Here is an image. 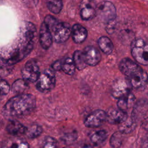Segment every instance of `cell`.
<instances>
[{"label": "cell", "instance_id": "6da1fadb", "mask_svg": "<svg viewBox=\"0 0 148 148\" xmlns=\"http://www.w3.org/2000/svg\"><path fill=\"white\" fill-rule=\"evenodd\" d=\"M36 98L29 94H19L5 105L3 114L8 118H20L29 114L36 107Z\"/></svg>", "mask_w": 148, "mask_h": 148}, {"label": "cell", "instance_id": "7a4b0ae2", "mask_svg": "<svg viewBox=\"0 0 148 148\" xmlns=\"http://www.w3.org/2000/svg\"><path fill=\"white\" fill-rule=\"evenodd\" d=\"M131 54L135 60L140 64H148L147 45L142 39L134 40L131 43Z\"/></svg>", "mask_w": 148, "mask_h": 148}, {"label": "cell", "instance_id": "3957f363", "mask_svg": "<svg viewBox=\"0 0 148 148\" xmlns=\"http://www.w3.org/2000/svg\"><path fill=\"white\" fill-rule=\"evenodd\" d=\"M56 76L53 69H45L40 73L36 80V87L41 92H47L54 88L56 85Z\"/></svg>", "mask_w": 148, "mask_h": 148}, {"label": "cell", "instance_id": "277c9868", "mask_svg": "<svg viewBox=\"0 0 148 148\" xmlns=\"http://www.w3.org/2000/svg\"><path fill=\"white\" fill-rule=\"evenodd\" d=\"M97 14L106 24L114 22L116 17L115 6L109 1H103L97 5Z\"/></svg>", "mask_w": 148, "mask_h": 148}, {"label": "cell", "instance_id": "5b68a950", "mask_svg": "<svg viewBox=\"0 0 148 148\" xmlns=\"http://www.w3.org/2000/svg\"><path fill=\"white\" fill-rule=\"evenodd\" d=\"M121 72L128 79L143 72L141 67L135 62L129 58L122 59L119 64Z\"/></svg>", "mask_w": 148, "mask_h": 148}, {"label": "cell", "instance_id": "8992f818", "mask_svg": "<svg viewBox=\"0 0 148 148\" xmlns=\"http://www.w3.org/2000/svg\"><path fill=\"white\" fill-rule=\"evenodd\" d=\"M40 73L39 65L37 62L34 60H30L27 61L21 71L23 79L28 82H36Z\"/></svg>", "mask_w": 148, "mask_h": 148}, {"label": "cell", "instance_id": "52a82bcc", "mask_svg": "<svg viewBox=\"0 0 148 148\" xmlns=\"http://www.w3.org/2000/svg\"><path fill=\"white\" fill-rule=\"evenodd\" d=\"M51 32H53V38L55 42L57 43H64L69 38L71 28L70 25L67 23H58Z\"/></svg>", "mask_w": 148, "mask_h": 148}, {"label": "cell", "instance_id": "ba28073f", "mask_svg": "<svg viewBox=\"0 0 148 148\" xmlns=\"http://www.w3.org/2000/svg\"><path fill=\"white\" fill-rule=\"evenodd\" d=\"M106 121V112L102 110H96L90 113L84 119V124L88 128H97Z\"/></svg>", "mask_w": 148, "mask_h": 148}, {"label": "cell", "instance_id": "9c48e42d", "mask_svg": "<svg viewBox=\"0 0 148 148\" xmlns=\"http://www.w3.org/2000/svg\"><path fill=\"white\" fill-rule=\"evenodd\" d=\"M97 5L94 0H82L80 4V14L84 20H89L96 16Z\"/></svg>", "mask_w": 148, "mask_h": 148}, {"label": "cell", "instance_id": "30bf717a", "mask_svg": "<svg viewBox=\"0 0 148 148\" xmlns=\"http://www.w3.org/2000/svg\"><path fill=\"white\" fill-rule=\"evenodd\" d=\"M127 117V112L119 108H110L106 112V121L112 124H119Z\"/></svg>", "mask_w": 148, "mask_h": 148}, {"label": "cell", "instance_id": "8fae6325", "mask_svg": "<svg viewBox=\"0 0 148 148\" xmlns=\"http://www.w3.org/2000/svg\"><path fill=\"white\" fill-rule=\"evenodd\" d=\"M130 86L129 82L125 80L119 79L113 83L111 90V94L113 97L119 99L131 92Z\"/></svg>", "mask_w": 148, "mask_h": 148}, {"label": "cell", "instance_id": "7c38bea8", "mask_svg": "<svg viewBox=\"0 0 148 148\" xmlns=\"http://www.w3.org/2000/svg\"><path fill=\"white\" fill-rule=\"evenodd\" d=\"M86 64L90 66L97 65L101 60V55L98 50L92 46L86 47L83 51Z\"/></svg>", "mask_w": 148, "mask_h": 148}, {"label": "cell", "instance_id": "4fadbf2b", "mask_svg": "<svg viewBox=\"0 0 148 148\" xmlns=\"http://www.w3.org/2000/svg\"><path fill=\"white\" fill-rule=\"evenodd\" d=\"M39 42L43 49L47 50L50 47L53 43V37L50 30L43 23L39 31Z\"/></svg>", "mask_w": 148, "mask_h": 148}, {"label": "cell", "instance_id": "5bb4252c", "mask_svg": "<svg viewBox=\"0 0 148 148\" xmlns=\"http://www.w3.org/2000/svg\"><path fill=\"white\" fill-rule=\"evenodd\" d=\"M147 73L144 71L141 73L129 78L128 80L131 87L139 91H142L145 89L147 86Z\"/></svg>", "mask_w": 148, "mask_h": 148}, {"label": "cell", "instance_id": "9a60e30c", "mask_svg": "<svg viewBox=\"0 0 148 148\" xmlns=\"http://www.w3.org/2000/svg\"><path fill=\"white\" fill-rule=\"evenodd\" d=\"M71 34L75 43H81L86 39L88 33L87 29L83 26L79 24H76L72 27Z\"/></svg>", "mask_w": 148, "mask_h": 148}, {"label": "cell", "instance_id": "2e32d148", "mask_svg": "<svg viewBox=\"0 0 148 148\" xmlns=\"http://www.w3.org/2000/svg\"><path fill=\"white\" fill-rule=\"evenodd\" d=\"M147 112V102L141 100L138 101L135 105L132 112L131 118L137 123L146 114Z\"/></svg>", "mask_w": 148, "mask_h": 148}, {"label": "cell", "instance_id": "e0dca14e", "mask_svg": "<svg viewBox=\"0 0 148 148\" xmlns=\"http://www.w3.org/2000/svg\"><path fill=\"white\" fill-rule=\"evenodd\" d=\"M135 98L132 92H129L126 95L119 98L117 107L119 109L126 112L129 108L134 105Z\"/></svg>", "mask_w": 148, "mask_h": 148}, {"label": "cell", "instance_id": "ac0fdd59", "mask_svg": "<svg viewBox=\"0 0 148 148\" xmlns=\"http://www.w3.org/2000/svg\"><path fill=\"white\" fill-rule=\"evenodd\" d=\"M27 127L16 120H11L6 125V130L13 135H18L25 133Z\"/></svg>", "mask_w": 148, "mask_h": 148}, {"label": "cell", "instance_id": "d6986e66", "mask_svg": "<svg viewBox=\"0 0 148 148\" xmlns=\"http://www.w3.org/2000/svg\"><path fill=\"white\" fill-rule=\"evenodd\" d=\"M98 44L102 51L106 54H110L113 50V44L111 40L106 36H101L98 40Z\"/></svg>", "mask_w": 148, "mask_h": 148}, {"label": "cell", "instance_id": "ffe728a7", "mask_svg": "<svg viewBox=\"0 0 148 148\" xmlns=\"http://www.w3.org/2000/svg\"><path fill=\"white\" fill-rule=\"evenodd\" d=\"M136 123L131 118H128L119 124V129L120 132L125 134H129L133 131L136 126Z\"/></svg>", "mask_w": 148, "mask_h": 148}, {"label": "cell", "instance_id": "44dd1931", "mask_svg": "<svg viewBox=\"0 0 148 148\" xmlns=\"http://www.w3.org/2000/svg\"><path fill=\"white\" fill-rule=\"evenodd\" d=\"M73 61L76 68L79 70H83L86 68L87 64L85 61V59L82 51L76 50L73 56Z\"/></svg>", "mask_w": 148, "mask_h": 148}, {"label": "cell", "instance_id": "7402d4cb", "mask_svg": "<svg viewBox=\"0 0 148 148\" xmlns=\"http://www.w3.org/2000/svg\"><path fill=\"white\" fill-rule=\"evenodd\" d=\"M75 69L76 67L72 58L68 57L64 61H62L61 70H62L65 73L69 75H72L75 72Z\"/></svg>", "mask_w": 148, "mask_h": 148}, {"label": "cell", "instance_id": "603a6c76", "mask_svg": "<svg viewBox=\"0 0 148 148\" xmlns=\"http://www.w3.org/2000/svg\"><path fill=\"white\" fill-rule=\"evenodd\" d=\"M29 87L28 82L24 79L16 80L12 84V90L14 92L22 94Z\"/></svg>", "mask_w": 148, "mask_h": 148}, {"label": "cell", "instance_id": "cb8c5ba5", "mask_svg": "<svg viewBox=\"0 0 148 148\" xmlns=\"http://www.w3.org/2000/svg\"><path fill=\"white\" fill-rule=\"evenodd\" d=\"M108 135V132L105 130H99L91 135L90 139L93 144L98 145L103 143L107 139Z\"/></svg>", "mask_w": 148, "mask_h": 148}, {"label": "cell", "instance_id": "d4e9b609", "mask_svg": "<svg viewBox=\"0 0 148 148\" xmlns=\"http://www.w3.org/2000/svg\"><path fill=\"white\" fill-rule=\"evenodd\" d=\"M43 131L42 127L38 124H33L27 128L25 134L31 139H35L40 135Z\"/></svg>", "mask_w": 148, "mask_h": 148}, {"label": "cell", "instance_id": "484cf974", "mask_svg": "<svg viewBox=\"0 0 148 148\" xmlns=\"http://www.w3.org/2000/svg\"><path fill=\"white\" fill-rule=\"evenodd\" d=\"M46 3L50 11L55 14L59 13L62 8V0H47Z\"/></svg>", "mask_w": 148, "mask_h": 148}, {"label": "cell", "instance_id": "4316f807", "mask_svg": "<svg viewBox=\"0 0 148 148\" xmlns=\"http://www.w3.org/2000/svg\"><path fill=\"white\" fill-rule=\"evenodd\" d=\"M123 133L117 131L114 132L110 139V145L113 147H119L121 146L123 140Z\"/></svg>", "mask_w": 148, "mask_h": 148}, {"label": "cell", "instance_id": "83f0119b", "mask_svg": "<svg viewBox=\"0 0 148 148\" xmlns=\"http://www.w3.org/2000/svg\"><path fill=\"white\" fill-rule=\"evenodd\" d=\"M12 65L9 64L3 60L0 61V77H3L7 76L12 72Z\"/></svg>", "mask_w": 148, "mask_h": 148}, {"label": "cell", "instance_id": "f1b7e54d", "mask_svg": "<svg viewBox=\"0 0 148 148\" xmlns=\"http://www.w3.org/2000/svg\"><path fill=\"white\" fill-rule=\"evenodd\" d=\"M6 147H28V143L21 139L9 140L5 143Z\"/></svg>", "mask_w": 148, "mask_h": 148}, {"label": "cell", "instance_id": "f546056e", "mask_svg": "<svg viewBox=\"0 0 148 148\" xmlns=\"http://www.w3.org/2000/svg\"><path fill=\"white\" fill-rule=\"evenodd\" d=\"M77 138V134L76 131H72L65 134L61 138L62 140L65 144H71Z\"/></svg>", "mask_w": 148, "mask_h": 148}, {"label": "cell", "instance_id": "4dcf8cb0", "mask_svg": "<svg viewBox=\"0 0 148 148\" xmlns=\"http://www.w3.org/2000/svg\"><path fill=\"white\" fill-rule=\"evenodd\" d=\"M43 23L46 25V26L49 28L51 32L53 29L58 22L53 16L51 15H47L46 16Z\"/></svg>", "mask_w": 148, "mask_h": 148}, {"label": "cell", "instance_id": "1f68e13d", "mask_svg": "<svg viewBox=\"0 0 148 148\" xmlns=\"http://www.w3.org/2000/svg\"><path fill=\"white\" fill-rule=\"evenodd\" d=\"M57 140L50 136H47L45 137L42 144V146L43 147H50V148H52V147H56L57 146Z\"/></svg>", "mask_w": 148, "mask_h": 148}, {"label": "cell", "instance_id": "d6a6232c", "mask_svg": "<svg viewBox=\"0 0 148 148\" xmlns=\"http://www.w3.org/2000/svg\"><path fill=\"white\" fill-rule=\"evenodd\" d=\"M10 90V86L5 80H0V94L4 96L8 94Z\"/></svg>", "mask_w": 148, "mask_h": 148}, {"label": "cell", "instance_id": "836d02e7", "mask_svg": "<svg viewBox=\"0 0 148 148\" xmlns=\"http://www.w3.org/2000/svg\"><path fill=\"white\" fill-rule=\"evenodd\" d=\"M61 64L62 61L61 60H57L55 61L52 65H51V68L54 71H59L61 69Z\"/></svg>", "mask_w": 148, "mask_h": 148}, {"label": "cell", "instance_id": "e575fe53", "mask_svg": "<svg viewBox=\"0 0 148 148\" xmlns=\"http://www.w3.org/2000/svg\"><path fill=\"white\" fill-rule=\"evenodd\" d=\"M2 97H3V95H2L1 94H0V101L2 99Z\"/></svg>", "mask_w": 148, "mask_h": 148}, {"label": "cell", "instance_id": "d590c367", "mask_svg": "<svg viewBox=\"0 0 148 148\" xmlns=\"http://www.w3.org/2000/svg\"><path fill=\"white\" fill-rule=\"evenodd\" d=\"M1 2H2V0H0V3H1Z\"/></svg>", "mask_w": 148, "mask_h": 148}]
</instances>
